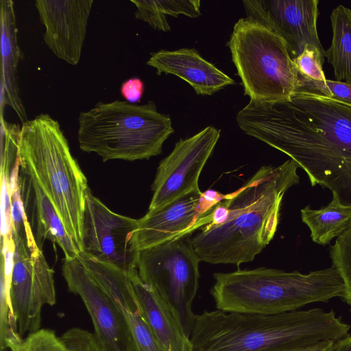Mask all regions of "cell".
<instances>
[{"label": "cell", "instance_id": "2", "mask_svg": "<svg viewBox=\"0 0 351 351\" xmlns=\"http://www.w3.org/2000/svg\"><path fill=\"white\" fill-rule=\"evenodd\" d=\"M298 167L292 159L278 167L263 166L240 189L223 195L226 219L201 227L191 237L200 261L236 265L253 261L276 232L282 197L299 183Z\"/></svg>", "mask_w": 351, "mask_h": 351}, {"label": "cell", "instance_id": "28", "mask_svg": "<svg viewBox=\"0 0 351 351\" xmlns=\"http://www.w3.org/2000/svg\"><path fill=\"white\" fill-rule=\"evenodd\" d=\"M60 337L66 351H104L95 335L84 329L71 328Z\"/></svg>", "mask_w": 351, "mask_h": 351}, {"label": "cell", "instance_id": "24", "mask_svg": "<svg viewBox=\"0 0 351 351\" xmlns=\"http://www.w3.org/2000/svg\"><path fill=\"white\" fill-rule=\"evenodd\" d=\"M5 346L10 351H66L62 338L50 329H39L23 339L16 330L11 328Z\"/></svg>", "mask_w": 351, "mask_h": 351}, {"label": "cell", "instance_id": "13", "mask_svg": "<svg viewBox=\"0 0 351 351\" xmlns=\"http://www.w3.org/2000/svg\"><path fill=\"white\" fill-rule=\"evenodd\" d=\"M247 18L265 25L285 41L291 57L298 56L308 45L325 54L317 32V0L243 1Z\"/></svg>", "mask_w": 351, "mask_h": 351}, {"label": "cell", "instance_id": "3", "mask_svg": "<svg viewBox=\"0 0 351 351\" xmlns=\"http://www.w3.org/2000/svg\"><path fill=\"white\" fill-rule=\"evenodd\" d=\"M350 326L322 308L263 315L205 311L196 315L192 351H291L337 341Z\"/></svg>", "mask_w": 351, "mask_h": 351}, {"label": "cell", "instance_id": "25", "mask_svg": "<svg viewBox=\"0 0 351 351\" xmlns=\"http://www.w3.org/2000/svg\"><path fill=\"white\" fill-rule=\"evenodd\" d=\"M325 58V54L317 47L308 45L298 56L293 58L301 84L300 89L309 84L326 81L323 70Z\"/></svg>", "mask_w": 351, "mask_h": 351}, {"label": "cell", "instance_id": "9", "mask_svg": "<svg viewBox=\"0 0 351 351\" xmlns=\"http://www.w3.org/2000/svg\"><path fill=\"white\" fill-rule=\"evenodd\" d=\"M15 244L10 285V327L22 337L40 329L42 308L56 302L54 271L29 228L12 234Z\"/></svg>", "mask_w": 351, "mask_h": 351}, {"label": "cell", "instance_id": "4", "mask_svg": "<svg viewBox=\"0 0 351 351\" xmlns=\"http://www.w3.org/2000/svg\"><path fill=\"white\" fill-rule=\"evenodd\" d=\"M210 294L217 310L263 315L296 311L342 297L343 280L333 266L304 274L260 267L213 274Z\"/></svg>", "mask_w": 351, "mask_h": 351}, {"label": "cell", "instance_id": "26", "mask_svg": "<svg viewBox=\"0 0 351 351\" xmlns=\"http://www.w3.org/2000/svg\"><path fill=\"white\" fill-rule=\"evenodd\" d=\"M330 254L332 266L343 282L344 292L341 298L351 307V228L337 237L335 244L330 246Z\"/></svg>", "mask_w": 351, "mask_h": 351}, {"label": "cell", "instance_id": "5", "mask_svg": "<svg viewBox=\"0 0 351 351\" xmlns=\"http://www.w3.org/2000/svg\"><path fill=\"white\" fill-rule=\"evenodd\" d=\"M18 154L20 168L29 173L46 193L79 253L82 252L88 186L59 123L47 114L23 123Z\"/></svg>", "mask_w": 351, "mask_h": 351}, {"label": "cell", "instance_id": "30", "mask_svg": "<svg viewBox=\"0 0 351 351\" xmlns=\"http://www.w3.org/2000/svg\"><path fill=\"white\" fill-rule=\"evenodd\" d=\"M329 351H351V335L334 341Z\"/></svg>", "mask_w": 351, "mask_h": 351}, {"label": "cell", "instance_id": "27", "mask_svg": "<svg viewBox=\"0 0 351 351\" xmlns=\"http://www.w3.org/2000/svg\"><path fill=\"white\" fill-rule=\"evenodd\" d=\"M301 90L320 94L351 108V83L326 79L325 82L307 85Z\"/></svg>", "mask_w": 351, "mask_h": 351}, {"label": "cell", "instance_id": "29", "mask_svg": "<svg viewBox=\"0 0 351 351\" xmlns=\"http://www.w3.org/2000/svg\"><path fill=\"white\" fill-rule=\"evenodd\" d=\"M120 90L126 101L132 104L139 102L143 95L144 84L138 77L131 78L122 84Z\"/></svg>", "mask_w": 351, "mask_h": 351}, {"label": "cell", "instance_id": "21", "mask_svg": "<svg viewBox=\"0 0 351 351\" xmlns=\"http://www.w3.org/2000/svg\"><path fill=\"white\" fill-rule=\"evenodd\" d=\"M332 41L325 57L337 81L351 83V9L339 5L330 16Z\"/></svg>", "mask_w": 351, "mask_h": 351}, {"label": "cell", "instance_id": "10", "mask_svg": "<svg viewBox=\"0 0 351 351\" xmlns=\"http://www.w3.org/2000/svg\"><path fill=\"white\" fill-rule=\"evenodd\" d=\"M138 223V219L112 211L88 188L83 216L82 252L128 272L136 268L139 251L133 248L131 240Z\"/></svg>", "mask_w": 351, "mask_h": 351}, {"label": "cell", "instance_id": "11", "mask_svg": "<svg viewBox=\"0 0 351 351\" xmlns=\"http://www.w3.org/2000/svg\"><path fill=\"white\" fill-rule=\"evenodd\" d=\"M219 136L220 130L208 126L176 143L172 152L158 165L148 210L159 208L193 191L199 190L200 173Z\"/></svg>", "mask_w": 351, "mask_h": 351}, {"label": "cell", "instance_id": "12", "mask_svg": "<svg viewBox=\"0 0 351 351\" xmlns=\"http://www.w3.org/2000/svg\"><path fill=\"white\" fill-rule=\"evenodd\" d=\"M62 274L69 291L78 295L85 304L104 351H136L121 313L78 256L64 258Z\"/></svg>", "mask_w": 351, "mask_h": 351}, {"label": "cell", "instance_id": "19", "mask_svg": "<svg viewBox=\"0 0 351 351\" xmlns=\"http://www.w3.org/2000/svg\"><path fill=\"white\" fill-rule=\"evenodd\" d=\"M1 111L8 105L24 123L27 119L17 84V68L22 55L17 41L14 2L11 0L1 1Z\"/></svg>", "mask_w": 351, "mask_h": 351}, {"label": "cell", "instance_id": "23", "mask_svg": "<svg viewBox=\"0 0 351 351\" xmlns=\"http://www.w3.org/2000/svg\"><path fill=\"white\" fill-rule=\"evenodd\" d=\"M130 331L136 351H162L146 322L137 301L117 304Z\"/></svg>", "mask_w": 351, "mask_h": 351}, {"label": "cell", "instance_id": "7", "mask_svg": "<svg viewBox=\"0 0 351 351\" xmlns=\"http://www.w3.org/2000/svg\"><path fill=\"white\" fill-rule=\"evenodd\" d=\"M250 100H289L301 87L283 38L273 29L250 19H239L227 43Z\"/></svg>", "mask_w": 351, "mask_h": 351}, {"label": "cell", "instance_id": "31", "mask_svg": "<svg viewBox=\"0 0 351 351\" xmlns=\"http://www.w3.org/2000/svg\"><path fill=\"white\" fill-rule=\"evenodd\" d=\"M333 342V341H323L312 346L291 351H329Z\"/></svg>", "mask_w": 351, "mask_h": 351}, {"label": "cell", "instance_id": "15", "mask_svg": "<svg viewBox=\"0 0 351 351\" xmlns=\"http://www.w3.org/2000/svg\"><path fill=\"white\" fill-rule=\"evenodd\" d=\"M92 0H36L35 6L45 27L43 40L58 58L78 64L86 34Z\"/></svg>", "mask_w": 351, "mask_h": 351}, {"label": "cell", "instance_id": "16", "mask_svg": "<svg viewBox=\"0 0 351 351\" xmlns=\"http://www.w3.org/2000/svg\"><path fill=\"white\" fill-rule=\"evenodd\" d=\"M18 182L24 212L38 246L42 250L48 239L62 250L65 258L78 256L79 251L50 199L35 179L20 167Z\"/></svg>", "mask_w": 351, "mask_h": 351}, {"label": "cell", "instance_id": "8", "mask_svg": "<svg viewBox=\"0 0 351 351\" xmlns=\"http://www.w3.org/2000/svg\"><path fill=\"white\" fill-rule=\"evenodd\" d=\"M193 232L140 250L136 269L171 307L190 337L196 315L192 303L199 286L200 259L192 245Z\"/></svg>", "mask_w": 351, "mask_h": 351}, {"label": "cell", "instance_id": "18", "mask_svg": "<svg viewBox=\"0 0 351 351\" xmlns=\"http://www.w3.org/2000/svg\"><path fill=\"white\" fill-rule=\"evenodd\" d=\"M128 274L143 317L162 351H192L190 337L171 307L141 280L136 268Z\"/></svg>", "mask_w": 351, "mask_h": 351}, {"label": "cell", "instance_id": "20", "mask_svg": "<svg viewBox=\"0 0 351 351\" xmlns=\"http://www.w3.org/2000/svg\"><path fill=\"white\" fill-rule=\"evenodd\" d=\"M301 218L309 228L312 240L325 245L351 228V207L333 198L326 206L318 210L305 206L301 210Z\"/></svg>", "mask_w": 351, "mask_h": 351}, {"label": "cell", "instance_id": "1", "mask_svg": "<svg viewBox=\"0 0 351 351\" xmlns=\"http://www.w3.org/2000/svg\"><path fill=\"white\" fill-rule=\"evenodd\" d=\"M239 128L288 155L312 186L329 189L351 207V127L318 109L291 99L250 100L237 115Z\"/></svg>", "mask_w": 351, "mask_h": 351}, {"label": "cell", "instance_id": "6", "mask_svg": "<svg viewBox=\"0 0 351 351\" xmlns=\"http://www.w3.org/2000/svg\"><path fill=\"white\" fill-rule=\"evenodd\" d=\"M80 147L104 162L149 159L162 152L174 129L169 115L160 113L154 102L142 105L116 100L98 102L78 118Z\"/></svg>", "mask_w": 351, "mask_h": 351}, {"label": "cell", "instance_id": "17", "mask_svg": "<svg viewBox=\"0 0 351 351\" xmlns=\"http://www.w3.org/2000/svg\"><path fill=\"white\" fill-rule=\"evenodd\" d=\"M146 64L157 74H172L190 84L197 95H212L234 80L204 59L195 49H161L152 53Z\"/></svg>", "mask_w": 351, "mask_h": 351}, {"label": "cell", "instance_id": "22", "mask_svg": "<svg viewBox=\"0 0 351 351\" xmlns=\"http://www.w3.org/2000/svg\"><path fill=\"white\" fill-rule=\"evenodd\" d=\"M136 10L135 17L148 23L154 29L169 32L166 15L178 17L184 14L191 18L201 15L199 0H130Z\"/></svg>", "mask_w": 351, "mask_h": 351}, {"label": "cell", "instance_id": "14", "mask_svg": "<svg viewBox=\"0 0 351 351\" xmlns=\"http://www.w3.org/2000/svg\"><path fill=\"white\" fill-rule=\"evenodd\" d=\"M203 198V193L193 191L166 205L152 210L138 219L131 243L140 251L195 232L210 221L206 212L213 206Z\"/></svg>", "mask_w": 351, "mask_h": 351}]
</instances>
